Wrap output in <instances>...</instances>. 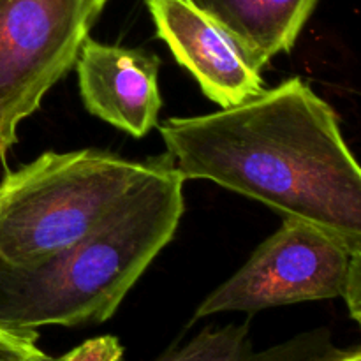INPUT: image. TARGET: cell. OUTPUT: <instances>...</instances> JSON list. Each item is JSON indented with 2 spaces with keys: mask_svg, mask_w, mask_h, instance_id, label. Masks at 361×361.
<instances>
[{
  "mask_svg": "<svg viewBox=\"0 0 361 361\" xmlns=\"http://www.w3.org/2000/svg\"><path fill=\"white\" fill-rule=\"evenodd\" d=\"M166 150L183 180H208L361 249V164L334 108L302 78L221 111L169 118Z\"/></svg>",
  "mask_w": 361,
  "mask_h": 361,
  "instance_id": "6da1fadb",
  "label": "cell"
},
{
  "mask_svg": "<svg viewBox=\"0 0 361 361\" xmlns=\"http://www.w3.org/2000/svg\"><path fill=\"white\" fill-rule=\"evenodd\" d=\"M183 182L171 155H159L118 210L73 247L37 264L0 259V326L35 331L108 321L175 236Z\"/></svg>",
  "mask_w": 361,
  "mask_h": 361,
  "instance_id": "7a4b0ae2",
  "label": "cell"
},
{
  "mask_svg": "<svg viewBox=\"0 0 361 361\" xmlns=\"http://www.w3.org/2000/svg\"><path fill=\"white\" fill-rule=\"evenodd\" d=\"M152 159L46 152L0 182V259L37 264L90 235L136 190Z\"/></svg>",
  "mask_w": 361,
  "mask_h": 361,
  "instance_id": "3957f363",
  "label": "cell"
},
{
  "mask_svg": "<svg viewBox=\"0 0 361 361\" xmlns=\"http://www.w3.org/2000/svg\"><path fill=\"white\" fill-rule=\"evenodd\" d=\"M102 0H0V161L74 66Z\"/></svg>",
  "mask_w": 361,
  "mask_h": 361,
  "instance_id": "277c9868",
  "label": "cell"
},
{
  "mask_svg": "<svg viewBox=\"0 0 361 361\" xmlns=\"http://www.w3.org/2000/svg\"><path fill=\"white\" fill-rule=\"evenodd\" d=\"M349 261L351 249L341 238L307 222L284 219L250 259L203 300L194 319L338 298L344 295Z\"/></svg>",
  "mask_w": 361,
  "mask_h": 361,
  "instance_id": "5b68a950",
  "label": "cell"
},
{
  "mask_svg": "<svg viewBox=\"0 0 361 361\" xmlns=\"http://www.w3.org/2000/svg\"><path fill=\"white\" fill-rule=\"evenodd\" d=\"M157 35L222 109L263 94L261 71L250 63L231 35L190 0H147Z\"/></svg>",
  "mask_w": 361,
  "mask_h": 361,
  "instance_id": "8992f818",
  "label": "cell"
},
{
  "mask_svg": "<svg viewBox=\"0 0 361 361\" xmlns=\"http://www.w3.org/2000/svg\"><path fill=\"white\" fill-rule=\"evenodd\" d=\"M161 60L143 49L85 39L76 60L83 104L109 126L143 137L157 126Z\"/></svg>",
  "mask_w": 361,
  "mask_h": 361,
  "instance_id": "52a82bcc",
  "label": "cell"
},
{
  "mask_svg": "<svg viewBox=\"0 0 361 361\" xmlns=\"http://www.w3.org/2000/svg\"><path fill=\"white\" fill-rule=\"evenodd\" d=\"M217 21L257 71L289 53L319 0H190Z\"/></svg>",
  "mask_w": 361,
  "mask_h": 361,
  "instance_id": "ba28073f",
  "label": "cell"
},
{
  "mask_svg": "<svg viewBox=\"0 0 361 361\" xmlns=\"http://www.w3.org/2000/svg\"><path fill=\"white\" fill-rule=\"evenodd\" d=\"M247 324L204 328L187 344L169 349L155 361H259Z\"/></svg>",
  "mask_w": 361,
  "mask_h": 361,
  "instance_id": "9c48e42d",
  "label": "cell"
},
{
  "mask_svg": "<svg viewBox=\"0 0 361 361\" xmlns=\"http://www.w3.org/2000/svg\"><path fill=\"white\" fill-rule=\"evenodd\" d=\"M259 361H361V345L349 349H312L310 344L295 341L261 353Z\"/></svg>",
  "mask_w": 361,
  "mask_h": 361,
  "instance_id": "30bf717a",
  "label": "cell"
},
{
  "mask_svg": "<svg viewBox=\"0 0 361 361\" xmlns=\"http://www.w3.org/2000/svg\"><path fill=\"white\" fill-rule=\"evenodd\" d=\"M37 345V331H18L0 326V361H53Z\"/></svg>",
  "mask_w": 361,
  "mask_h": 361,
  "instance_id": "8fae6325",
  "label": "cell"
},
{
  "mask_svg": "<svg viewBox=\"0 0 361 361\" xmlns=\"http://www.w3.org/2000/svg\"><path fill=\"white\" fill-rule=\"evenodd\" d=\"M53 361H123V348L113 335L88 338Z\"/></svg>",
  "mask_w": 361,
  "mask_h": 361,
  "instance_id": "7c38bea8",
  "label": "cell"
},
{
  "mask_svg": "<svg viewBox=\"0 0 361 361\" xmlns=\"http://www.w3.org/2000/svg\"><path fill=\"white\" fill-rule=\"evenodd\" d=\"M349 314L361 328V249L353 250L351 261H349L348 281H345L344 295Z\"/></svg>",
  "mask_w": 361,
  "mask_h": 361,
  "instance_id": "4fadbf2b",
  "label": "cell"
},
{
  "mask_svg": "<svg viewBox=\"0 0 361 361\" xmlns=\"http://www.w3.org/2000/svg\"><path fill=\"white\" fill-rule=\"evenodd\" d=\"M102 2H104V4H106V2H108V0H102Z\"/></svg>",
  "mask_w": 361,
  "mask_h": 361,
  "instance_id": "5bb4252c",
  "label": "cell"
}]
</instances>
